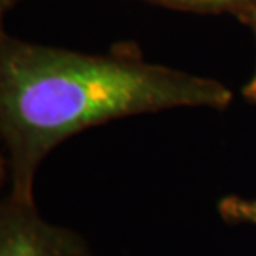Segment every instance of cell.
Listing matches in <instances>:
<instances>
[{"label":"cell","instance_id":"cell-3","mask_svg":"<svg viewBox=\"0 0 256 256\" xmlns=\"http://www.w3.org/2000/svg\"><path fill=\"white\" fill-rule=\"evenodd\" d=\"M160 7L193 14H228L246 27H252L256 0H145Z\"/></svg>","mask_w":256,"mask_h":256},{"label":"cell","instance_id":"cell-6","mask_svg":"<svg viewBox=\"0 0 256 256\" xmlns=\"http://www.w3.org/2000/svg\"><path fill=\"white\" fill-rule=\"evenodd\" d=\"M18 2H22V0H0V12L2 14L8 12V10L14 8Z\"/></svg>","mask_w":256,"mask_h":256},{"label":"cell","instance_id":"cell-5","mask_svg":"<svg viewBox=\"0 0 256 256\" xmlns=\"http://www.w3.org/2000/svg\"><path fill=\"white\" fill-rule=\"evenodd\" d=\"M250 28L253 30V34H254V42H256V8H254V17H253L252 27H250ZM242 94H243V96H244V98H246L248 102H252V104H256V58H254L253 74H252V76L248 78L246 84L243 85Z\"/></svg>","mask_w":256,"mask_h":256},{"label":"cell","instance_id":"cell-2","mask_svg":"<svg viewBox=\"0 0 256 256\" xmlns=\"http://www.w3.org/2000/svg\"><path fill=\"white\" fill-rule=\"evenodd\" d=\"M0 256H95L78 232L40 216L35 200L8 194L0 203Z\"/></svg>","mask_w":256,"mask_h":256},{"label":"cell","instance_id":"cell-1","mask_svg":"<svg viewBox=\"0 0 256 256\" xmlns=\"http://www.w3.org/2000/svg\"><path fill=\"white\" fill-rule=\"evenodd\" d=\"M226 85L150 64L128 45L105 55L0 35V136L8 194L34 198L37 170L80 132L125 116L204 106L226 110Z\"/></svg>","mask_w":256,"mask_h":256},{"label":"cell","instance_id":"cell-4","mask_svg":"<svg viewBox=\"0 0 256 256\" xmlns=\"http://www.w3.org/2000/svg\"><path fill=\"white\" fill-rule=\"evenodd\" d=\"M220 218L228 224H252L256 226V198L226 194L216 204Z\"/></svg>","mask_w":256,"mask_h":256}]
</instances>
